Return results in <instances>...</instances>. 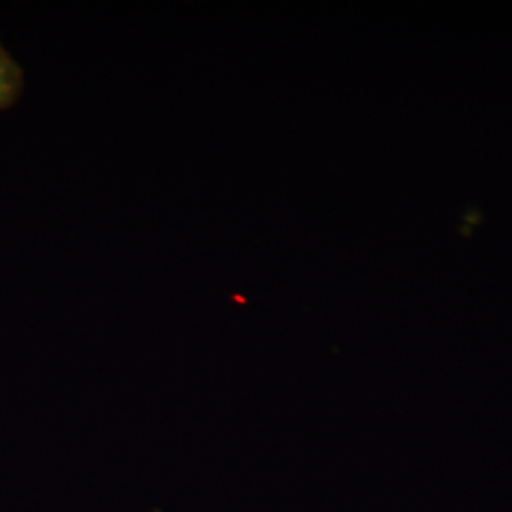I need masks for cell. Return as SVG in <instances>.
<instances>
[{"label": "cell", "instance_id": "6da1fadb", "mask_svg": "<svg viewBox=\"0 0 512 512\" xmlns=\"http://www.w3.org/2000/svg\"><path fill=\"white\" fill-rule=\"evenodd\" d=\"M23 74L18 63L0 46V110L16 103L21 90Z\"/></svg>", "mask_w": 512, "mask_h": 512}, {"label": "cell", "instance_id": "7a4b0ae2", "mask_svg": "<svg viewBox=\"0 0 512 512\" xmlns=\"http://www.w3.org/2000/svg\"><path fill=\"white\" fill-rule=\"evenodd\" d=\"M463 220L467 222V228H465V230H461V232H463V234H471V226L480 224V220H482V213H480V211H476V209H469V211L465 213Z\"/></svg>", "mask_w": 512, "mask_h": 512}]
</instances>
